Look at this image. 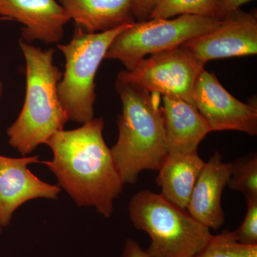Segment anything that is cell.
I'll use <instances>...</instances> for the list:
<instances>
[{"mask_svg": "<svg viewBox=\"0 0 257 257\" xmlns=\"http://www.w3.org/2000/svg\"><path fill=\"white\" fill-rule=\"evenodd\" d=\"M191 257H257V245L247 246L236 241L232 231L213 235L205 247Z\"/></svg>", "mask_w": 257, "mask_h": 257, "instance_id": "ac0fdd59", "label": "cell"}, {"mask_svg": "<svg viewBox=\"0 0 257 257\" xmlns=\"http://www.w3.org/2000/svg\"><path fill=\"white\" fill-rule=\"evenodd\" d=\"M220 1L221 20L226 15L240 9L241 5L252 0H219Z\"/></svg>", "mask_w": 257, "mask_h": 257, "instance_id": "7402d4cb", "label": "cell"}, {"mask_svg": "<svg viewBox=\"0 0 257 257\" xmlns=\"http://www.w3.org/2000/svg\"><path fill=\"white\" fill-rule=\"evenodd\" d=\"M104 126L102 118H93L75 130L57 132L45 143L53 157L40 162L77 206L94 207L108 218L124 183L103 138Z\"/></svg>", "mask_w": 257, "mask_h": 257, "instance_id": "6da1fadb", "label": "cell"}, {"mask_svg": "<svg viewBox=\"0 0 257 257\" xmlns=\"http://www.w3.org/2000/svg\"><path fill=\"white\" fill-rule=\"evenodd\" d=\"M3 92H4V87H3V82H2L1 79H0V99L3 97Z\"/></svg>", "mask_w": 257, "mask_h": 257, "instance_id": "603a6c76", "label": "cell"}, {"mask_svg": "<svg viewBox=\"0 0 257 257\" xmlns=\"http://www.w3.org/2000/svg\"><path fill=\"white\" fill-rule=\"evenodd\" d=\"M247 210L241 226L233 231L236 241L247 246L257 245V197L246 198Z\"/></svg>", "mask_w": 257, "mask_h": 257, "instance_id": "d6986e66", "label": "cell"}, {"mask_svg": "<svg viewBox=\"0 0 257 257\" xmlns=\"http://www.w3.org/2000/svg\"><path fill=\"white\" fill-rule=\"evenodd\" d=\"M197 15L221 20L219 0H161L150 19Z\"/></svg>", "mask_w": 257, "mask_h": 257, "instance_id": "2e32d148", "label": "cell"}, {"mask_svg": "<svg viewBox=\"0 0 257 257\" xmlns=\"http://www.w3.org/2000/svg\"><path fill=\"white\" fill-rule=\"evenodd\" d=\"M162 101L167 153H197L199 144L211 133L207 121L189 101L167 96Z\"/></svg>", "mask_w": 257, "mask_h": 257, "instance_id": "4fadbf2b", "label": "cell"}, {"mask_svg": "<svg viewBox=\"0 0 257 257\" xmlns=\"http://www.w3.org/2000/svg\"><path fill=\"white\" fill-rule=\"evenodd\" d=\"M0 16L23 24L26 42L58 43L70 18L57 0H0Z\"/></svg>", "mask_w": 257, "mask_h": 257, "instance_id": "8fae6325", "label": "cell"}, {"mask_svg": "<svg viewBox=\"0 0 257 257\" xmlns=\"http://www.w3.org/2000/svg\"><path fill=\"white\" fill-rule=\"evenodd\" d=\"M133 226L151 239L150 257H191L210 241V229L187 211L150 190L140 191L128 204Z\"/></svg>", "mask_w": 257, "mask_h": 257, "instance_id": "277c9868", "label": "cell"}, {"mask_svg": "<svg viewBox=\"0 0 257 257\" xmlns=\"http://www.w3.org/2000/svg\"><path fill=\"white\" fill-rule=\"evenodd\" d=\"M161 0H133V14L138 22L150 20Z\"/></svg>", "mask_w": 257, "mask_h": 257, "instance_id": "ffe728a7", "label": "cell"}, {"mask_svg": "<svg viewBox=\"0 0 257 257\" xmlns=\"http://www.w3.org/2000/svg\"><path fill=\"white\" fill-rule=\"evenodd\" d=\"M230 172V163L224 162L220 154L215 152L206 162L193 189L187 212L209 229H219L224 224L221 197Z\"/></svg>", "mask_w": 257, "mask_h": 257, "instance_id": "7c38bea8", "label": "cell"}, {"mask_svg": "<svg viewBox=\"0 0 257 257\" xmlns=\"http://www.w3.org/2000/svg\"><path fill=\"white\" fill-rule=\"evenodd\" d=\"M204 65L180 46L142 59L131 68L120 72L117 79L194 104V87Z\"/></svg>", "mask_w": 257, "mask_h": 257, "instance_id": "52a82bcc", "label": "cell"}, {"mask_svg": "<svg viewBox=\"0 0 257 257\" xmlns=\"http://www.w3.org/2000/svg\"><path fill=\"white\" fill-rule=\"evenodd\" d=\"M3 228L0 226V234H1L2 232H3Z\"/></svg>", "mask_w": 257, "mask_h": 257, "instance_id": "d4e9b609", "label": "cell"}, {"mask_svg": "<svg viewBox=\"0 0 257 257\" xmlns=\"http://www.w3.org/2000/svg\"><path fill=\"white\" fill-rule=\"evenodd\" d=\"M194 104L211 132L233 130L257 135L256 106L238 100L223 87L215 74L205 69L196 82Z\"/></svg>", "mask_w": 257, "mask_h": 257, "instance_id": "9c48e42d", "label": "cell"}, {"mask_svg": "<svg viewBox=\"0 0 257 257\" xmlns=\"http://www.w3.org/2000/svg\"><path fill=\"white\" fill-rule=\"evenodd\" d=\"M220 22L219 19L189 15L135 22L115 37L104 59L119 61L128 69L147 55L177 48L211 31Z\"/></svg>", "mask_w": 257, "mask_h": 257, "instance_id": "8992f818", "label": "cell"}, {"mask_svg": "<svg viewBox=\"0 0 257 257\" xmlns=\"http://www.w3.org/2000/svg\"><path fill=\"white\" fill-rule=\"evenodd\" d=\"M181 46L204 64L216 59L256 55V12L236 10L221 19L214 30Z\"/></svg>", "mask_w": 257, "mask_h": 257, "instance_id": "ba28073f", "label": "cell"}, {"mask_svg": "<svg viewBox=\"0 0 257 257\" xmlns=\"http://www.w3.org/2000/svg\"><path fill=\"white\" fill-rule=\"evenodd\" d=\"M122 105L119 137L110 149L124 184H135L145 170H158L167 154L161 95L116 79Z\"/></svg>", "mask_w": 257, "mask_h": 257, "instance_id": "7a4b0ae2", "label": "cell"}, {"mask_svg": "<svg viewBox=\"0 0 257 257\" xmlns=\"http://www.w3.org/2000/svg\"><path fill=\"white\" fill-rule=\"evenodd\" d=\"M122 257H150L136 240L126 239L123 248Z\"/></svg>", "mask_w": 257, "mask_h": 257, "instance_id": "44dd1931", "label": "cell"}, {"mask_svg": "<svg viewBox=\"0 0 257 257\" xmlns=\"http://www.w3.org/2000/svg\"><path fill=\"white\" fill-rule=\"evenodd\" d=\"M231 165L227 185L242 193L245 198L257 197V155L248 154L235 160Z\"/></svg>", "mask_w": 257, "mask_h": 257, "instance_id": "e0dca14e", "label": "cell"}, {"mask_svg": "<svg viewBox=\"0 0 257 257\" xmlns=\"http://www.w3.org/2000/svg\"><path fill=\"white\" fill-rule=\"evenodd\" d=\"M0 20H9V21H11V20H10V19L7 18H3V17H0Z\"/></svg>", "mask_w": 257, "mask_h": 257, "instance_id": "cb8c5ba5", "label": "cell"}, {"mask_svg": "<svg viewBox=\"0 0 257 257\" xmlns=\"http://www.w3.org/2000/svg\"><path fill=\"white\" fill-rule=\"evenodd\" d=\"M76 26L89 33L135 23L133 0H57Z\"/></svg>", "mask_w": 257, "mask_h": 257, "instance_id": "5bb4252c", "label": "cell"}, {"mask_svg": "<svg viewBox=\"0 0 257 257\" xmlns=\"http://www.w3.org/2000/svg\"><path fill=\"white\" fill-rule=\"evenodd\" d=\"M19 44L26 63V94L7 135L10 145L25 156L63 130L69 119L57 92L62 72L54 64L55 50H42L23 40Z\"/></svg>", "mask_w": 257, "mask_h": 257, "instance_id": "3957f363", "label": "cell"}, {"mask_svg": "<svg viewBox=\"0 0 257 257\" xmlns=\"http://www.w3.org/2000/svg\"><path fill=\"white\" fill-rule=\"evenodd\" d=\"M39 156L11 158L0 155V226H9L13 214L25 203L37 198L55 199L61 188L46 183L29 170Z\"/></svg>", "mask_w": 257, "mask_h": 257, "instance_id": "30bf717a", "label": "cell"}, {"mask_svg": "<svg viewBox=\"0 0 257 257\" xmlns=\"http://www.w3.org/2000/svg\"><path fill=\"white\" fill-rule=\"evenodd\" d=\"M131 24L96 33L76 26L72 40L57 45L65 58L57 92L69 120L84 124L94 118L96 72L115 37Z\"/></svg>", "mask_w": 257, "mask_h": 257, "instance_id": "5b68a950", "label": "cell"}, {"mask_svg": "<svg viewBox=\"0 0 257 257\" xmlns=\"http://www.w3.org/2000/svg\"><path fill=\"white\" fill-rule=\"evenodd\" d=\"M206 162L197 153H167L157 177L161 195L180 209L187 210L194 185Z\"/></svg>", "mask_w": 257, "mask_h": 257, "instance_id": "9a60e30c", "label": "cell"}]
</instances>
